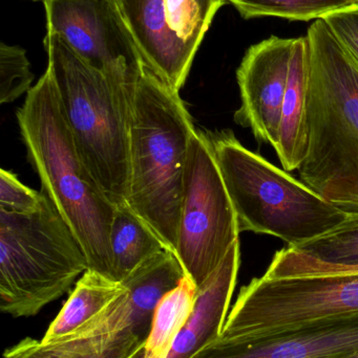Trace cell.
Masks as SVG:
<instances>
[{"label": "cell", "instance_id": "5bb4252c", "mask_svg": "<svg viewBox=\"0 0 358 358\" xmlns=\"http://www.w3.org/2000/svg\"><path fill=\"white\" fill-rule=\"evenodd\" d=\"M241 252L240 240L220 266L198 289L195 309L179 334L168 358H189L222 334L237 285Z\"/></svg>", "mask_w": 358, "mask_h": 358}, {"label": "cell", "instance_id": "4fadbf2b", "mask_svg": "<svg viewBox=\"0 0 358 358\" xmlns=\"http://www.w3.org/2000/svg\"><path fill=\"white\" fill-rule=\"evenodd\" d=\"M184 277V271L176 255L163 250L135 269L122 282L125 292L104 313L65 340L123 332L146 340L160 301Z\"/></svg>", "mask_w": 358, "mask_h": 358}, {"label": "cell", "instance_id": "9a60e30c", "mask_svg": "<svg viewBox=\"0 0 358 358\" xmlns=\"http://www.w3.org/2000/svg\"><path fill=\"white\" fill-rule=\"evenodd\" d=\"M308 147V52L306 37H300L294 44L275 150L284 170L292 172L306 159Z\"/></svg>", "mask_w": 358, "mask_h": 358}, {"label": "cell", "instance_id": "277c9868", "mask_svg": "<svg viewBox=\"0 0 358 358\" xmlns=\"http://www.w3.org/2000/svg\"><path fill=\"white\" fill-rule=\"evenodd\" d=\"M195 129L180 92L144 65L132 108L128 204L174 255L189 142Z\"/></svg>", "mask_w": 358, "mask_h": 358}, {"label": "cell", "instance_id": "5b68a950", "mask_svg": "<svg viewBox=\"0 0 358 358\" xmlns=\"http://www.w3.org/2000/svg\"><path fill=\"white\" fill-rule=\"evenodd\" d=\"M207 134L241 233L275 236L296 248L348 220L303 181L248 150L233 131Z\"/></svg>", "mask_w": 358, "mask_h": 358}, {"label": "cell", "instance_id": "7402d4cb", "mask_svg": "<svg viewBox=\"0 0 358 358\" xmlns=\"http://www.w3.org/2000/svg\"><path fill=\"white\" fill-rule=\"evenodd\" d=\"M34 75L27 52L20 46L0 45V104L14 102L32 90Z\"/></svg>", "mask_w": 358, "mask_h": 358}, {"label": "cell", "instance_id": "4316f807", "mask_svg": "<svg viewBox=\"0 0 358 358\" xmlns=\"http://www.w3.org/2000/svg\"><path fill=\"white\" fill-rule=\"evenodd\" d=\"M225 2H226V3H230V4H233V6H235V4L237 3V1H239V0H224Z\"/></svg>", "mask_w": 358, "mask_h": 358}, {"label": "cell", "instance_id": "7a4b0ae2", "mask_svg": "<svg viewBox=\"0 0 358 358\" xmlns=\"http://www.w3.org/2000/svg\"><path fill=\"white\" fill-rule=\"evenodd\" d=\"M305 37L309 147L301 181L358 216V66L323 19Z\"/></svg>", "mask_w": 358, "mask_h": 358}, {"label": "cell", "instance_id": "ba28073f", "mask_svg": "<svg viewBox=\"0 0 358 358\" xmlns=\"http://www.w3.org/2000/svg\"><path fill=\"white\" fill-rule=\"evenodd\" d=\"M358 313V273L266 279L243 286L220 336H266L313 320Z\"/></svg>", "mask_w": 358, "mask_h": 358}, {"label": "cell", "instance_id": "9c48e42d", "mask_svg": "<svg viewBox=\"0 0 358 358\" xmlns=\"http://www.w3.org/2000/svg\"><path fill=\"white\" fill-rule=\"evenodd\" d=\"M143 62L180 92L224 0H118Z\"/></svg>", "mask_w": 358, "mask_h": 358}, {"label": "cell", "instance_id": "f1b7e54d", "mask_svg": "<svg viewBox=\"0 0 358 358\" xmlns=\"http://www.w3.org/2000/svg\"><path fill=\"white\" fill-rule=\"evenodd\" d=\"M35 1H43V0H35Z\"/></svg>", "mask_w": 358, "mask_h": 358}, {"label": "cell", "instance_id": "8992f818", "mask_svg": "<svg viewBox=\"0 0 358 358\" xmlns=\"http://www.w3.org/2000/svg\"><path fill=\"white\" fill-rule=\"evenodd\" d=\"M88 269L77 238L43 194L29 215L0 210V309L31 317L69 292Z\"/></svg>", "mask_w": 358, "mask_h": 358}, {"label": "cell", "instance_id": "3957f363", "mask_svg": "<svg viewBox=\"0 0 358 358\" xmlns=\"http://www.w3.org/2000/svg\"><path fill=\"white\" fill-rule=\"evenodd\" d=\"M44 48L80 155L113 206L128 204L130 128L141 73H106L78 56L57 34Z\"/></svg>", "mask_w": 358, "mask_h": 358}, {"label": "cell", "instance_id": "52a82bcc", "mask_svg": "<svg viewBox=\"0 0 358 358\" xmlns=\"http://www.w3.org/2000/svg\"><path fill=\"white\" fill-rule=\"evenodd\" d=\"M240 233L209 136L197 128L185 167L176 257L198 289L220 266Z\"/></svg>", "mask_w": 358, "mask_h": 358}, {"label": "cell", "instance_id": "ac0fdd59", "mask_svg": "<svg viewBox=\"0 0 358 358\" xmlns=\"http://www.w3.org/2000/svg\"><path fill=\"white\" fill-rule=\"evenodd\" d=\"M109 245L113 280L120 283L143 263L165 250L157 234L128 204L116 206Z\"/></svg>", "mask_w": 358, "mask_h": 358}, {"label": "cell", "instance_id": "cb8c5ba5", "mask_svg": "<svg viewBox=\"0 0 358 358\" xmlns=\"http://www.w3.org/2000/svg\"><path fill=\"white\" fill-rule=\"evenodd\" d=\"M43 193L23 185L14 173L0 171V210L11 214L29 215L41 206Z\"/></svg>", "mask_w": 358, "mask_h": 358}, {"label": "cell", "instance_id": "e0dca14e", "mask_svg": "<svg viewBox=\"0 0 358 358\" xmlns=\"http://www.w3.org/2000/svg\"><path fill=\"white\" fill-rule=\"evenodd\" d=\"M144 343L128 332L52 343L25 338L6 349L2 358H139Z\"/></svg>", "mask_w": 358, "mask_h": 358}, {"label": "cell", "instance_id": "2e32d148", "mask_svg": "<svg viewBox=\"0 0 358 358\" xmlns=\"http://www.w3.org/2000/svg\"><path fill=\"white\" fill-rule=\"evenodd\" d=\"M124 292L123 284L88 269L78 280L56 319L48 326L41 342H57L75 334L104 313Z\"/></svg>", "mask_w": 358, "mask_h": 358}, {"label": "cell", "instance_id": "8fae6325", "mask_svg": "<svg viewBox=\"0 0 358 358\" xmlns=\"http://www.w3.org/2000/svg\"><path fill=\"white\" fill-rule=\"evenodd\" d=\"M296 38L270 36L248 48L237 71L241 107L235 121L277 148L282 107Z\"/></svg>", "mask_w": 358, "mask_h": 358}, {"label": "cell", "instance_id": "484cf974", "mask_svg": "<svg viewBox=\"0 0 358 358\" xmlns=\"http://www.w3.org/2000/svg\"><path fill=\"white\" fill-rule=\"evenodd\" d=\"M338 358H358V352L353 353V355H344V357H340Z\"/></svg>", "mask_w": 358, "mask_h": 358}, {"label": "cell", "instance_id": "44dd1931", "mask_svg": "<svg viewBox=\"0 0 358 358\" xmlns=\"http://www.w3.org/2000/svg\"><path fill=\"white\" fill-rule=\"evenodd\" d=\"M290 248L317 262L358 266V216L349 217L329 233Z\"/></svg>", "mask_w": 358, "mask_h": 358}, {"label": "cell", "instance_id": "6da1fadb", "mask_svg": "<svg viewBox=\"0 0 358 358\" xmlns=\"http://www.w3.org/2000/svg\"><path fill=\"white\" fill-rule=\"evenodd\" d=\"M16 117L27 159L39 176L42 193L77 238L88 269L113 280L109 231L116 206L80 155L48 67L27 92Z\"/></svg>", "mask_w": 358, "mask_h": 358}, {"label": "cell", "instance_id": "83f0119b", "mask_svg": "<svg viewBox=\"0 0 358 358\" xmlns=\"http://www.w3.org/2000/svg\"><path fill=\"white\" fill-rule=\"evenodd\" d=\"M350 1H352L353 3L358 4V0H350Z\"/></svg>", "mask_w": 358, "mask_h": 358}, {"label": "cell", "instance_id": "7c38bea8", "mask_svg": "<svg viewBox=\"0 0 358 358\" xmlns=\"http://www.w3.org/2000/svg\"><path fill=\"white\" fill-rule=\"evenodd\" d=\"M358 352V313L313 320L266 336L216 340L189 358H338Z\"/></svg>", "mask_w": 358, "mask_h": 358}, {"label": "cell", "instance_id": "603a6c76", "mask_svg": "<svg viewBox=\"0 0 358 358\" xmlns=\"http://www.w3.org/2000/svg\"><path fill=\"white\" fill-rule=\"evenodd\" d=\"M358 273V266L326 264L311 260L290 248L275 254L263 277L266 279L310 277V275H349Z\"/></svg>", "mask_w": 358, "mask_h": 358}, {"label": "cell", "instance_id": "d6986e66", "mask_svg": "<svg viewBox=\"0 0 358 358\" xmlns=\"http://www.w3.org/2000/svg\"><path fill=\"white\" fill-rule=\"evenodd\" d=\"M198 287L185 275L176 288L160 301L141 358H168L180 332L188 322Z\"/></svg>", "mask_w": 358, "mask_h": 358}, {"label": "cell", "instance_id": "d4e9b609", "mask_svg": "<svg viewBox=\"0 0 358 358\" xmlns=\"http://www.w3.org/2000/svg\"><path fill=\"white\" fill-rule=\"evenodd\" d=\"M358 66V6L323 19Z\"/></svg>", "mask_w": 358, "mask_h": 358}, {"label": "cell", "instance_id": "30bf717a", "mask_svg": "<svg viewBox=\"0 0 358 358\" xmlns=\"http://www.w3.org/2000/svg\"><path fill=\"white\" fill-rule=\"evenodd\" d=\"M46 31L95 69L142 73L144 62L118 0H43Z\"/></svg>", "mask_w": 358, "mask_h": 358}, {"label": "cell", "instance_id": "ffe728a7", "mask_svg": "<svg viewBox=\"0 0 358 358\" xmlns=\"http://www.w3.org/2000/svg\"><path fill=\"white\" fill-rule=\"evenodd\" d=\"M357 6L350 0H239L235 8L244 19L275 17L315 21Z\"/></svg>", "mask_w": 358, "mask_h": 358}, {"label": "cell", "instance_id": "f546056e", "mask_svg": "<svg viewBox=\"0 0 358 358\" xmlns=\"http://www.w3.org/2000/svg\"><path fill=\"white\" fill-rule=\"evenodd\" d=\"M34 1H35V0H34Z\"/></svg>", "mask_w": 358, "mask_h": 358}]
</instances>
